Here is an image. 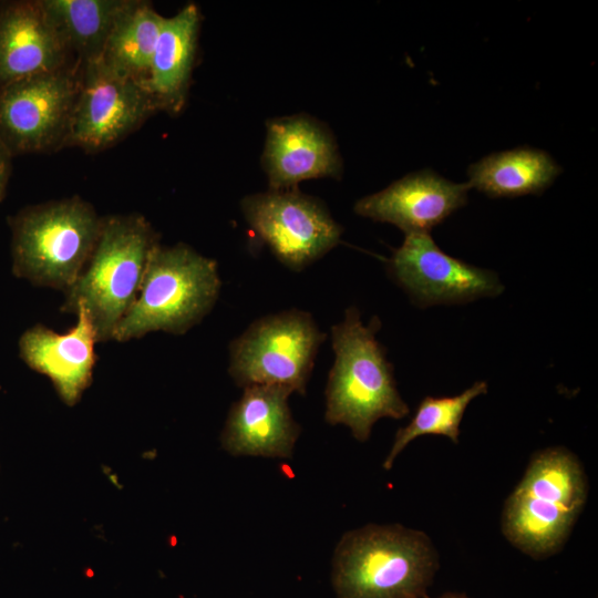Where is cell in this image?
Instances as JSON below:
<instances>
[{
    "instance_id": "1",
    "label": "cell",
    "mask_w": 598,
    "mask_h": 598,
    "mask_svg": "<svg viewBox=\"0 0 598 598\" xmlns=\"http://www.w3.org/2000/svg\"><path fill=\"white\" fill-rule=\"evenodd\" d=\"M380 328L377 316L363 324L354 306L331 327L334 361L326 386L324 420L348 426L359 442L370 437L378 420H399L410 413L398 391L393 365L375 338Z\"/></svg>"
},
{
    "instance_id": "2",
    "label": "cell",
    "mask_w": 598,
    "mask_h": 598,
    "mask_svg": "<svg viewBox=\"0 0 598 598\" xmlns=\"http://www.w3.org/2000/svg\"><path fill=\"white\" fill-rule=\"evenodd\" d=\"M439 567V554L424 532L368 524L338 542L331 582L337 598H429Z\"/></svg>"
},
{
    "instance_id": "3",
    "label": "cell",
    "mask_w": 598,
    "mask_h": 598,
    "mask_svg": "<svg viewBox=\"0 0 598 598\" xmlns=\"http://www.w3.org/2000/svg\"><path fill=\"white\" fill-rule=\"evenodd\" d=\"M158 237L140 214L103 217L96 245L75 282L64 291L61 311L83 308L97 343L113 340L114 332L134 305L147 262Z\"/></svg>"
},
{
    "instance_id": "4",
    "label": "cell",
    "mask_w": 598,
    "mask_h": 598,
    "mask_svg": "<svg viewBox=\"0 0 598 598\" xmlns=\"http://www.w3.org/2000/svg\"><path fill=\"white\" fill-rule=\"evenodd\" d=\"M587 495V476L573 452L563 446L539 451L505 502L503 533L532 558L549 557L566 543Z\"/></svg>"
},
{
    "instance_id": "5",
    "label": "cell",
    "mask_w": 598,
    "mask_h": 598,
    "mask_svg": "<svg viewBox=\"0 0 598 598\" xmlns=\"http://www.w3.org/2000/svg\"><path fill=\"white\" fill-rule=\"evenodd\" d=\"M217 262L186 244H157L138 296L113 340L126 342L154 331L185 334L214 308L220 291Z\"/></svg>"
},
{
    "instance_id": "6",
    "label": "cell",
    "mask_w": 598,
    "mask_h": 598,
    "mask_svg": "<svg viewBox=\"0 0 598 598\" xmlns=\"http://www.w3.org/2000/svg\"><path fill=\"white\" fill-rule=\"evenodd\" d=\"M102 224L103 217L79 196L22 209L11 221L12 274L66 291L90 259Z\"/></svg>"
},
{
    "instance_id": "7",
    "label": "cell",
    "mask_w": 598,
    "mask_h": 598,
    "mask_svg": "<svg viewBox=\"0 0 598 598\" xmlns=\"http://www.w3.org/2000/svg\"><path fill=\"white\" fill-rule=\"evenodd\" d=\"M326 338L307 311L290 309L268 315L230 342L228 373L241 388L276 385L305 395Z\"/></svg>"
},
{
    "instance_id": "8",
    "label": "cell",
    "mask_w": 598,
    "mask_h": 598,
    "mask_svg": "<svg viewBox=\"0 0 598 598\" xmlns=\"http://www.w3.org/2000/svg\"><path fill=\"white\" fill-rule=\"evenodd\" d=\"M80 65H65L0 87V141L10 154L65 145Z\"/></svg>"
},
{
    "instance_id": "9",
    "label": "cell",
    "mask_w": 598,
    "mask_h": 598,
    "mask_svg": "<svg viewBox=\"0 0 598 598\" xmlns=\"http://www.w3.org/2000/svg\"><path fill=\"white\" fill-rule=\"evenodd\" d=\"M241 209L255 234L293 271L324 256L341 238L342 227L324 205L297 189L249 195Z\"/></svg>"
},
{
    "instance_id": "10",
    "label": "cell",
    "mask_w": 598,
    "mask_h": 598,
    "mask_svg": "<svg viewBox=\"0 0 598 598\" xmlns=\"http://www.w3.org/2000/svg\"><path fill=\"white\" fill-rule=\"evenodd\" d=\"M157 111L146 86L101 59L81 63L65 145L89 152L115 144Z\"/></svg>"
},
{
    "instance_id": "11",
    "label": "cell",
    "mask_w": 598,
    "mask_h": 598,
    "mask_svg": "<svg viewBox=\"0 0 598 598\" xmlns=\"http://www.w3.org/2000/svg\"><path fill=\"white\" fill-rule=\"evenodd\" d=\"M388 271L420 308L462 305L504 291L494 271L447 255L430 234H406L389 259Z\"/></svg>"
},
{
    "instance_id": "12",
    "label": "cell",
    "mask_w": 598,
    "mask_h": 598,
    "mask_svg": "<svg viewBox=\"0 0 598 598\" xmlns=\"http://www.w3.org/2000/svg\"><path fill=\"white\" fill-rule=\"evenodd\" d=\"M227 415L221 447L234 456L289 458L300 435L288 399L289 389L248 385Z\"/></svg>"
},
{
    "instance_id": "13",
    "label": "cell",
    "mask_w": 598,
    "mask_h": 598,
    "mask_svg": "<svg viewBox=\"0 0 598 598\" xmlns=\"http://www.w3.org/2000/svg\"><path fill=\"white\" fill-rule=\"evenodd\" d=\"M468 190L467 183H454L423 169L359 199L354 212L375 221L392 224L405 235L430 234L432 228L466 205Z\"/></svg>"
},
{
    "instance_id": "14",
    "label": "cell",
    "mask_w": 598,
    "mask_h": 598,
    "mask_svg": "<svg viewBox=\"0 0 598 598\" xmlns=\"http://www.w3.org/2000/svg\"><path fill=\"white\" fill-rule=\"evenodd\" d=\"M262 165L270 190L296 189L302 181L341 174V159L332 136L305 115L268 122Z\"/></svg>"
},
{
    "instance_id": "15",
    "label": "cell",
    "mask_w": 598,
    "mask_h": 598,
    "mask_svg": "<svg viewBox=\"0 0 598 598\" xmlns=\"http://www.w3.org/2000/svg\"><path fill=\"white\" fill-rule=\"evenodd\" d=\"M76 323L64 333L35 324L19 339V354L32 370L47 375L60 399L75 405L93 378L96 362V334L83 308L75 312Z\"/></svg>"
},
{
    "instance_id": "16",
    "label": "cell",
    "mask_w": 598,
    "mask_h": 598,
    "mask_svg": "<svg viewBox=\"0 0 598 598\" xmlns=\"http://www.w3.org/2000/svg\"><path fill=\"white\" fill-rule=\"evenodd\" d=\"M69 51L39 1H21L0 13V87L68 65Z\"/></svg>"
},
{
    "instance_id": "17",
    "label": "cell",
    "mask_w": 598,
    "mask_h": 598,
    "mask_svg": "<svg viewBox=\"0 0 598 598\" xmlns=\"http://www.w3.org/2000/svg\"><path fill=\"white\" fill-rule=\"evenodd\" d=\"M198 28L199 11L194 3L185 6L171 18H164L145 84L157 111L175 114L185 104Z\"/></svg>"
},
{
    "instance_id": "18",
    "label": "cell",
    "mask_w": 598,
    "mask_h": 598,
    "mask_svg": "<svg viewBox=\"0 0 598 598\" xmlns=\"http://www.w3.org/2000/svg\"><path fill=\"white\" fill-rule=\"evenodd\" d=\"M545 151L516 147L489 154L468 167V186L491 198L542 194L560 174Z\"/></svg>"
},
{
    "instance_id": "19",
    "label": "cell",
    "mask_w": 598,
    "mask_h": 598,
    "mask_svg": "<svg viewBox=\"0 0 598 598\" xmlns=\"http://www.w3.org/2000/svg\"><path fill=\"white\" fill-rule=\"evenodd\" d=\"M128 0H39L64 43L79 62L101 58L114 24Z\"/></svg>"
},
{
    "instance_id": "20",
    "label": "cell",
    "mask_w": 598,
    "mask_h": 598,
    "mask_svg": "<svg viewBox=\"0 0 598 598\" xmlns=\"http://www.w3.org/2000/svg\"><path fill=\"white\" fill-rule=\"evenodd\" d=\"M163 22L164 17L148 2L128 0L100 59L115 71L145 85Z\"/></svg>"
},
{
    "instance_id": "21",
    "label": "cell",
    "mask_w": 598,
    "mask_h": 598,
    "mask_svg": "<svg viewBox=\"0 0 598 598\" xmlns=\"http://www.w3.org/2000/svg\"><path fill=\"white\" fill-rule=\"evenodd\" d=\"M485 381H476L462 393L454 396H425L406 426L400 427L393 444L384 458L383 468H392L395 458L414 439L422 435H444L458 443L460 425L468 404L487 392Z\"/></svg>"
},
{
    "instance_id": "22",
    "label": "cell",
    "mask_w": 598,
    "mask_h": 598,
    "mask_svg": "<svg viewBox=\"0 0 598 598\" xmlns=\"http://www.w3.org/2000/svg\"><path fill=\"white\" fill-rule=\"evenodd\" d=\"M9 151L0 141V203L3 198L6 186L9 178L10 162H9Z\"/></svg>"
},
{
    "instance_id": "23",
    "label": "cell",
    "mask_w": 598,
    "mask_h": 598,
    "mask_svg": "<svg viewBox=\"0 0 598 598\" xmlns=\"http://www.w3.org/2000/svg\"><path fill=\"white\" fill-rule=\"evenodd\" d=\"M437 598H470L467 597L465 594H462V592H445L441 596H439Z\"/></svg>"
}]
</instances>
